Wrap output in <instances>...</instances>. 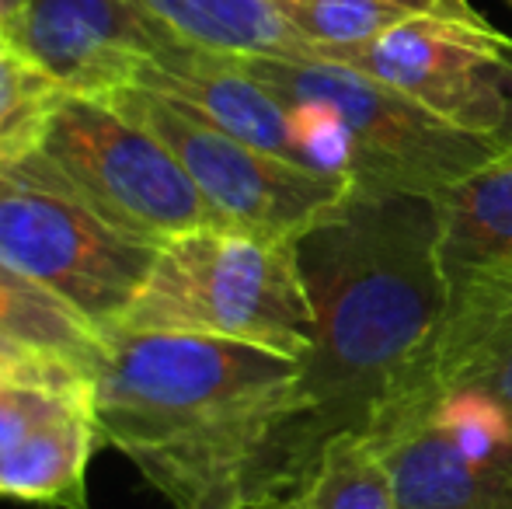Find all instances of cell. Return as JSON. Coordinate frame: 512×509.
I'll return each instance as SVG.
<instances>
[{
    "label": "cell",
    "mask_w": 512,
    "mask_h": 509,
    "mask_svg": "<svg viewBox=\"0 0 512 509\" xmlns=\"http://www.w3.org/2000/svg\"><path fill=\"white\" fill-rule=\"evenodd\" d=\"M88 387H39V384H0V454L21 443L28 433L63 415L70 405L88 398Z\"/></svg>",
    "instance_id": "21"
},
{
    "label": "cell",
    "mask_w": 512,
    "mask_h": 509,
    "mask_svg": "<svg viewBox=\"0 0 512 509\" xmlns=\"http://www.w3.org/2000/svg\"><path fill=\"white\" fill-rule=\"evenodd\" d=\"M147 32L150 56L136 74V88H147L182 105L192 116L206 119L251 147L297 161L290 126H286V105L276 102L241 63L175 39L164 28H147Z\"/></svg>",
    "instance_id": "11"
},
{
    "label": "cell",
    "mask_w": 512,
    "mask_h": 509,
    "mask_svg": "<svg viewBox=\"0 0 512 509\" xmlns=\"http://www.w3.org/2000/svg\"><path fill=\"white\" fill-rule=\"evenodd\" d=\"M436 196L359 189L293 241L314 311L293 405L248 478V509L300 496L324 447L366 436L446 307Z\"/></svg>",
    "instance_id": "1"
},
{
    "label": "cell",
    "mask_w": 512,
    "mask_h": 509,
    "mask_svg": "<svg viewBox=\"0 0 512 509\" xmlns=\"http://www.w3.org/2000/svg\"><path fill=\"white\" fill-rule=\"evenodd\" d=\"M0 384H39V387H63V391L88 387V381H81L74 370L46 360V356L21 346V342L4 339V335H0Z\"/></svg>",
    "instance_id": "22"
},
{
    "label": "cell",
    "mask_w": 512,
    "mask_h": 509,
    "mask_svg": "<svg viewBox=\"0 0 512 509\" xmlns=\"http://www.w3.org/2000/svg\"><path fill=\"white\" fill-rule=\"evenodd\" d=\"M370 447L398 509H512V454L474 457L429 422H411Z\"/></svg>",
    "instance_id": "12"
},
{
    "label": "cell",
    "mask_w": 512,
    "mask_h": 509,
    "mask_svg": "<svg viewBox=\"0 0 512 509\" xmlns=\"http://www.w3.org/2000/svg\"><path fill=\"white\" fill-rule=\"evenodd\" d=\"M432 116L495 140L512 161V39L485 21L415 14L380 39L331 53Z\"/></svg>",
    "instance_id": "8"
},
{
    "label": "cell",
    "mask_w": 512,
    "mask_h": 509,
    "mask_svg": "<svg viewBox=\"0 0 512 509\" xmlns=\"http://www.w3.org/2000/svg\"><path fill=\"white\" fill-rule=\"evenodd\" d=\"M272 7L310 46L321 49V60L342 49L366 46L418 14L391 0H272Z\"/></svg>",
    "instance_id": "18"
},
{
    "label": "cell",
    "mask_w": 512,
    "mask_h": 509,
    "mask_svg": "<svg viewBox=\"0 0 512 509\" xmlns=\"http://www.w3.org/2000/svg\"><path fill=\"white\" fill-rule=\"evenodd\" d=\"M272 509H307V503H304V496H293V499H286V503H279Z\"/></svg>",
    "instance_id": "25"
},
{
    "label": "cell",
    "mask_w": 512,
    "mask_h": 509,
    "mask_svg": "<svg viewBox=\"0 0 512 509\" xmlns=\"http://www.w3.org/2000/svg\"><path fill=\"white\" fill-rule=\"evenodd\" d=\"M408 11L432 14V18H450V21H471V25H485V14L471 4V0H391Z\"/></svg>",
    "instance_id": "23"
},
{
    "label": "cell",
    "mask_w": 512,
    "mask_h": 509,
    "mask_svg": "<svg viewBox=\"0 0 512 509\" xmlns=\"http://www.w3.org/2000/svg\"><path fill=\"white\" fill-rule=\"evenodd\" d=\"M307 509H398L384 461L366 436H338L324 447L304 485Z\"/></svg>",
    "instance_id": "17"
},
{
    "label": "cell",
    "mask_w": 512,
    "mask_h": 509,
    "mask_svg": "<svg viewBox=\"0 0 512 509\" xmlns=\"http://www.w3.org/2000/svg\"><path fill=\"white\" fill-rule=\"evenodd\" d=\"M63 95L67 91L39 63L0 42V161L28 154L39 143Z\"/></svg>",
    "instance_id": "19"
},
{
    "label": "cell",
    "mask_w": 512,
    "mask_h": 509,
    "mask_svg": "<svg viewBox=\"0 0 512 509\" xmlns=\"http://www.w3.org/2000/svg\"><path fill=\"white\" fill-rule=\"evenodd\" d=\"M4 46L39 63L70 95L129 88L150 56V32L129 0H21Z\"/></svg>",
    "instance_id": "10"
},
{
    "label": "cell",
    "mask_w": 512,
    "mask_h": 509,
    "mask_svg": "<svg viewBox=\"0 0 512 509\" xmlns=\"http://www.w3.org/2000/svg\"><path fill=\"white\" fill-rule=\"evenodd\" d=\"M300 360L234 339L112 332L91 377L98 443L175 509H248L244 489L293 405Z\"/></svg>",
    "instance_id": "2"
},
{
    "label": "cell",
    "mask_w": 512,
    "mask_h": 509,
    "mask_svg": "<svg viewBox=\"0 0 512 509\" xmlns=\"http://www.w3.org/2000/svg\"><path fill=\"white\" fill-rule=\"evenodd\" d=\"M147 28H164L175 39L209 53L248 60H321V49L272 7V0H129Z\"/></svg>",
    "instance_id": "14"
},
{
    "label": "cell",
    "mask_w": 512,
    "mask_h": 509,
    "mask_svg": "<svg viewBox=\"0 0 512 509\" xmlns=\"http://www.w3.org/2000/svg\"><path fill=\"white\" fill-rule=\"evenodd\" d=\"M28 154L105 224L147 245L227 227L175 154L105 98L67 91Z\"/></svg>",
    "instance_id": "6"
},
{
    "label": "cell",
    "mask_w": 512,
    "mask_h": 509,
    "mask_svg": "<svg viewBox=\"0 0 512 509\" xmlns=\"http://www.w3.org/2000/svg\"><path fill=\"white\" fill-rule=\"evenodd\" d=\"M276 102H321L335 109L356 147L359 189L443 196L471 175L509 161L495 140L432 116L401 91L328 60H237Z\"/></svg>",
    "instance_id": "4"
},
{
    "label": "cell",
    "mask_w": 512,
    "mask_h": 509,
    "mask_svg": "<svg viewBox=\"0 0 512 509\" xmlns=\"http://www.w3.org/2000/svg\"><path fill=\"white\" fill-rule=\"evenodd\" d=\"M95 447L98 429L88 391V398H81L0 454V496L39 506L84 509L88 461Z\"/></svg>",
    "instance_id": "15"
},
{
    "label": "cell",
    "mask_w": 512,
    "mask_h": 509,
    "mask_svg": "<svg viewBox=\"0 0 512 509\" xmlns=\"http://www.w3.org/2000/svg\"><path fill=\"white\" fill-rule=\"evenodd\" d=\"M286 126H290L293 154H297V161L304 168L352 182V175H356V147H352L349 129L335 116V109H328L321 102L286 105Z\"/></svg>",
    "instance_id": "20"
},
{
    "label": "cell",
    "mask_w": 512,
    "mask_h": 509,
    "mask_svg": "<svg viewBox=\"0 0 512 509\" xmlns=\"http://www.w3.org/2000/svg\"><path fill=\"white\" fill-rule=\"evenodd\" d=\"M18 14H21V0H0V42H7Z\"/></svg>",
    "instance_id": "24"
},
{
    "label": "cell",
    "mask_w": 512,
    "mask_h": 509,
    "mask_svg": "<svg viewBox=\"0 0 512 509\" xmlns=\"http://www.w3.org/2000/svg\"><path fill=\"white\" fill-rule=\"evenodd\" d=\"M450 391H485L512 415V286H453L439 325L366 440L408 426Z\"/></svg>",
    "instance_id": "9"
},
{
    "label": "cell",
    "mask_w": 512,
    "mask_h": 509,
    "mask_svg": "<svg viewBox=\"0 0 512 509\" xmlns=\"http://www.w3.org/2000/svg\"><path fill=\"white\" fill-rule=\"evenodd\" d=\"M119 332L234 339L304 360L314 311L293 241L196 227L164 241Z\"/></svg>",
    "instance_id": "3"
},
{
    "label": "cell",
    "mask_w": 512,
    "mask_h": 509,
    "mask_svg": "<svg viewBox=\"0 0 512 509\" xmlns=\"http://www.w3.org/2000/svg\"><path fill=\"white\" fill-rule=\"evenodd\" d=\"M509 4H512V0H509Z\"/></svg>",
    "instance_id": "26"
},
{
    "label": "cell",
    "mask_w": 512,
    "mask_h": 509,
    "mask_svg": "<svg viewBox=\"0 0 512 509\" xmlns=\"http://www.w3.org/2000/svg\"><path fill=\"white\" fill-rule=\"evenodd\" d=\"M0 335L74 370L91 384L105 360V335L95 332L56 293L0 262Z\"/></svg>",
    "instance_id": "16"
},
{
    "label": "cell",
    "mask_w": 512,
    "mask_h": 509,
    "mask_svg": "<svg viewBox=\"0 0 512 509\" xmlns=\"http://www.w3.org/2000/svg\"><path fill=\"white\" fill-rule=\"evenodd\" d=\"M105 102L161 140L189 171L209 210L234 231L297 241L317 220L335 213L352 192V182L345 178L321 175L251 147L147 88L129 84L105 95Z\"/></svg>",
    "instance_id": "7"
},
{
    "label": "cell",
    "mask_w": 512,
    "mask_h": 509,
    "mask_svg": "<svg viewBox=\"0 0 512 509\" xmlns=\"http://www.w3.org/2000/svg\"><path fill=\"white\" fill-rule=\"evenodd\" d=\"M157 252L105 224L32 154L0 161V262L56 293L105 339L140 297Z\"/></svg>",
    "instance_id": "5"
},
{
    "label": "cell",
    "mask_w": 512,
    "mask_h": 509,
    "mask_svg": "<svg viewBox=\"0 0 512 509\" xmlns=\"http://www.w3.org/2000/svg\"><path fill=\"white\" fill-rule=\"evenodd\" d=\"M439 265L453 286H512V161L436 196Z\"/></svg>",
    "instance_id": "13"
}]
</instances>
